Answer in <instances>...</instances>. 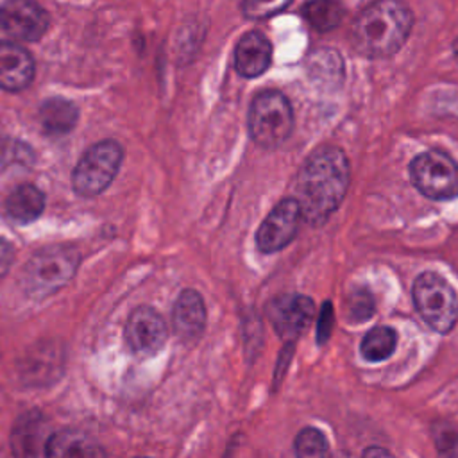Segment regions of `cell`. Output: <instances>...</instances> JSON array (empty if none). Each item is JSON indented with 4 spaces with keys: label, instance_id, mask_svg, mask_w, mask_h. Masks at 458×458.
Instances as JSON below:
<instances>
[{
    "label": "cell",
    "instance_id": "obj_12",
    "mask_svg": "<svg viewBox=\"0 0 458 458\" xmlns=\"http://www.w3.org/2000/svg\"><path fill=\"white\" fill-rule=\"evenodd\" d=\"M34 77L32 55L18 43L0 41V88L20 91Z\"/></svg>",
    "mask_w": 458,
    "mask_h": 458
},
{
    "label": "cell",
    "instance_id": "obj_6",
    "mask_svg": "<svg viewBox=\"0 0 458 458\" xmlns=\"http://www.w3.org/2000/svg\"><path fill=\"white\" fill-rule=\"evenodd\" d=\"M413 302L420 317L438 333H449L458 320V297L435 272H422L413 283Z\"/></svg>",
    "mask_w": 458,
    "mask_h": 458
},
{
    "label": "cell",
    "instance_id": "obj_5",
    "mask_svg": "<svg viewBox=\"0 0 458 458\" xmlns=\"http://www.w3.org/2000/svg\"><path fill=\"white\" fill-rule=\"evenodd\" d=\"M123 150L114 140H104L86 150L72 172V186L81 197L100 195L116 177Z\"/></svg>",
    "mask_w": 458,
    "mask_h": 458
},
{
    "label": "cell",
    "instance_id": "obj_25",
    "mask_svg": "<svg viewBox=\"0 0 458 458\" xmlns=\"http://www.w3.org/2000/svg\"><path fill=\"white\" fill-rule=\"evenodd\" d=\"M14 261V247L5 238H0V277L7 274Z\"/></svg>",
    "mask_w": 458,
    "mask_h": 458
},
{
    "label": "cell",
    "instance_id": "obj_4",
    "mask_svg": "<svg viewBox=\"0 0 458 458\" xmlns=\"http://www.w3.org/2000/svg\"><path fill=\"white\" fill-rule=\"evenodd\" d=\"M293 129V111L288 98L274 89L254 97L249 109L250 138L265 148L279 147Z\"/></svg>",
    "mask_w": 458,
    "mask_h": 458
},
{
    "label": "cell",
    "instance_id": "obj_14",
    "mask_svg": "<svg viewBox=\"0 0 458 458\" xmlns=\"http://www.w3.org/2000/svg\"><path fill=\"white\" fill-rule=\"evenodd\" d=\"M174 329L182 340H195L206 326V306L199 292L182 290L174 304Z\"/></svg>",
    "mask_w": 458,
    "mask_h": 458
},
{
    "label": "cell",
    "instance_id": "obj_23",
    "mask_svg": "<svg viewBox=\"0 0 458 458\" xmlns=\"http://www.w3.org/2000/svg\"><path fill=\"white\" fill-rule=\"evenodd\" d=\"M331 326H333V306L331 302H324L322 311L318 315V322H317V338L320 344L331 335Z\"/></svg>",
    "mask_w": 458,
    "mask_h": 458
},
{
    "label": "cell",
    "instance_id": "obj_10",
    "mask_svg": "<svg viewBox=\"0 0 458 458\" xmlns=\"http://www.w3.org/2000/svg\"><path fill=\"white\" fill-rule=\"evenodd\" d=\"M267 313L277 335L283 340L292 342L301 336L315 318V304L306 295L284 293L268 304Z\"/></svg>",
    "mask_w": 458,
    "mask_h": 458
},
{
    "label": "cell",
    "instance_id": "obj_7",
    "mask_svg": "<svg viewBox=\"0 0 458 458\" xmlns=\"http://www.w3.org/2000/svg\"><path fill=\"white\" fill-rule=\"evenodd\" d=\"M410 177L415 188L433 200H449L458 195V165L444 152L419 154L410 165Z\"/></svg>",
    "mask_w": 458,
    "mask_h": 458
},
{
    "label": "cell",
    "instance_id": "obj_9",
    "mask_svg": "<svg viewBox=\"0 0 458 458\" xmlns=\"http://www.w3.org/2000/svg\"><path fill=\"white\" fill-rule=\"evenodd\" d=\"M301 208L297 199L281 200L261 222L256 233V243L261 252H277L286 247L297 234L301 222Z\"/></svg>",
    "mask_w": 458,
    "mask_h": 458
},
{
    "label": "cell",
    "instance_id": "obj_20",
    "mask_svg": "<svg viewBox=\"0 0 458 458\" xmlns=\"http://www.w3.org/2000/svg\"><path fill=\"white\" fill-rule=\"evenodd\" d=\"M295 453L302 458H317L327 453V440L317 428H304L295 438Z\"/></svg>",
    "mask_w": 458,
    "mask_h": 458
},
{
    "label": "cell",
    "instance_id": "obj_27",
    "mask_svg": "<svg viewBox=\"0 0 458 458\" xmlns=\"http://www.w3.org/2000/svg\"><path fill=\"white\" fill-rule=\"evenodd\" d=\"M453 50H454V57H456V61H458V38H456V41H454V45H453Z\"/></svg>",
    "mask_w": 458,
    "mask_h": 458
},
{
    "label": "cell",
    "instance_id": "obj_11",
    "mask_svg": "<svg viewBox=\"0 0 458 458\" xmlns=\"http://www.w3.org/2000/svg\"><path fill=\"white\" fill-rule=\"evenodd\" d=\"M0 23L7 34L21 41H36L48 29L47 11L34 0H5L0 7Z\"/></svg>",
    "mask_w": 458,
    "mask_h": 458
},
{
    "label": "cell",
    "instance_id": "obj_18",
    "mask_svg": "<svg viewBox=\"0 0 458 458\" xmlns=\"http://www.w3.org/2000/svg\"><path fill=\"white\" fill-rule=\"evenodd\" d=\"M395 345H397L395 331L386 326H377L363 336L360 352L367 361H381L395 351Z\"/></svg>",
    "mask_w": 458,
    "mask_h": 458
},
{
    "label": "cell",
    "instance_id": "obj_1",
    "mask_svg": "<svg viewBox=\"0 0 458 458\" xmlns=\"http://www.w3.org/2000/svg\"><path fill=\"white\" fill-rule=\"evenodd\" d=\"M349 186V163L336 147L315 150L297 177V202L302 218L318 225L340 206Z\"/></svg>",
    "mask_w": 458,
    "mask_h": 458
},
{
    "label": "cell",
    "instance_id": "obj_2",
    "mask_svg": "<svg viewBox=\"0 0 458 458\" xmlns=\"http://www.w3.org/2000/svg\"><path fill=\"white\" fill-rule=\"evenodd\" d=\"M411 23L413 16L403 2L376 0L354 20L351 27L352 47L367 57H388L404 45Z\"/></svg>",
    "mask_w": 458,
    "mask_h": 458
},
{
    "label": "cell",
    "instance_id": "obj_17",
    "mask_svg": "<svg viewBox=\"0 0 458 458\" xmlns=\"http://www.w3.org/2000/svg\"><path fill=\"white\" fill-rule=\"evenodd\" d=\"M79 118V111L73 102L66 98H47L39 107V122L50 134L70 132Z\"/></svg>",
    "mask_w": 458,
    "mask_h": 458
},
{
    "label": "cell",
    "instance_id": "obj_22",
    "mask_svg": "<svg viewBox=\"0 0 458 458\" xmlns=\"http://www.w3.org/2000/svg\"><path fill=\"white\" fill-rule=\"evenodd\" d=\"M372 311H374V299L367 292H356L349 299V313L354 320L358 322L367 320Z\"/></svg>",
    "mask_w": 458,
    "mask_h": 458
},
{
    "label": "cell",
    "instance_id": "obj_8",
    "mask_svg": "<svg viewBox=\"0 0 458 458\" xmlns=\"http://www.w3.org/2000/svg\"><path fill=\"white\" fill-rule=\"evenodd\" d=\"M125 342L138 358L156 356L166 342L165 320L150 306L136 308L125 324Z\"/></svg>",
    "mask_w": 458,
    "mask_h": 458
},
{
    "label": "cell",
    "instance_id": "obj_13",
    "mask_svg": "<svg viewBox=\"0 0 458 458\" xmlns=\"http://www.w3.org/2000/svg\"><path fill=\"white\" fill-rule=\"evenodd\" d=\"M272 61V45L261 32H247L234 48V68L242 77L252 79L267 72Z\"/></svg>",
    "mask_w": 458,
    "mask_h": 458
},
{
    "label": "cell",
    "instance_id": "obj_15",
    "mask_svg": "<svg viewBox=\"0 0 458 458\" xmlns=\"http://www.w3.org/2000/svg\"><path fill=\"white\" fill-rule=\"evenodd\" d=\"M47 456L55 458H93L102 456L104 449L86 433L73 431V429H61L52 433L47 438L45 445Z\"/></svg>",
    "mask_w": 458,
    "mask_h": 458
},
{
    "label": "cell",
    "instance_id": "obj_19",
    "mask_svg": "<svg viewBox=\"0 0 458 458\" xmlns=\"http://www.w3.org/2000/svg\"><path fill=\"white\" fill-rule=\"evenodd\" d=\"M302 16L315 27L317 30H331L335 29L344 16V7L340 0H310L302 7Z\"/></svg>",
    "mask_w": 458,
    "mask_h": 458
},
{
    "label": "cell",
    "instance_id": "obj_26",
    "mask_svg": "<svg viewBox=\"0 0 458 458\" xmlns=\"http://www.w3.org/2000/svg\"><path fill=\"white\" fill-rule=\"evenodd\" d=\"M377 454L388 456L390 453H388L386 449H379V447H374V449H367V451H365V456H377Z\"/></svg>",
    "mask_w": 458,
    "mask_h": 458
},
{
    "label": "cell",
    "instance_id": "obj_21",
    "mask_svg": "<svg viewBox=\"0 0 458 458\" xmlns=\"http://www.w3.org/2000/svg\"><path fill=\"white\" fill-rule=\"evenodd\" d=\"M290 4H292V0H243L242 9L247 18L263 20V18H270V16L281 13Z\"/></svg>",
    "mask_w": 458,
    "mask_h": 458
},
{
    "label": "cell",
    "instance_id": "obj_24",
    "mask_svg": "<svg viewBox=\"0 0 458 458\" xmlns=\"http://www.w3.org/2000/svg\"><path fill=\"white\" fill-rule=\"evenodd\" d=\"M437 447L445 456H458V435L453 431H442L437 438Z\"/></svg>",
    "mask_w": 458,
    "mask_h": 458
},
{
    "label": "cell",
    "instance_id": "obj_3",
    "mask_svg": "<svg viewBox=\"0 0 458 458\" xmlns=\"http://www.w3.org/2000/svg\"><path fill=\"white\" fill-rule=\"evenodd\" d=\"M81 263L77 247L55 243L39 249L27 261L23 270V288L34 299H43L63 288Z\"/></svg>",
    "mask_w": 458,
    "mask_h": 458
},
{
    "label": "cell",
    "instance_id": "obj_16",
    "mask_svg": "<svg viewBox=\"0 0 458 458\" xmlns=\"http://www.w3.org/2000/svg\"><path fill=\"white\" fill-rule=\"evenodd\" d=\"M43 209L45 195L34 184H20L5 199V211L18 224L34 222Z\"/></svg>",
    "mask_w": 458,
    "mask_h": 458
}]
</instances>
